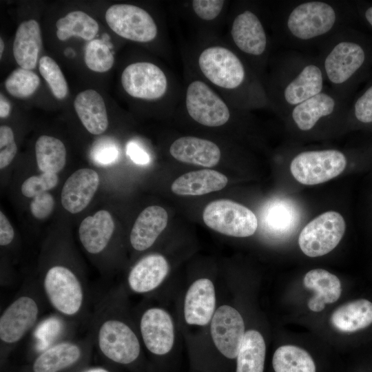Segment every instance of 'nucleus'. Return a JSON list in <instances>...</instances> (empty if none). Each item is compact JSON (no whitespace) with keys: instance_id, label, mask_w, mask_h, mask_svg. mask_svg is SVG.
<instances>
[{"instance_id":"obj_1","label":"nucleus","mask_w":372,"mask_h":372,"mask_svg":"<svg viewBox=\"0 0 372 372\" xmlns=\"http://www.w3.org/2000/svg\"><path fill=\"white\" fill-rule=\"evenodd\" d=\"M195 57L200 78L232 105L244 110L270 107L263 80L232 47L209 43Z\"/></svg>"},{"instance_id":"obj_2","label":"nucleus","mask_w":372,"mask_h":372,"mask_svg":"<svg viewBox=\"0 0 372 372\" xmlns=\"http://www.w3.org/2000/svg\"><path fill=\"white\" fill-rule=\"evenodd\" d=\"M263 83L270 107L287 116L294 107L323 91L326 79L318 56L290 51L271 59Z\"/></svg>"},{"instance_id":"obj_3","label":"nucleus","mask_w":372,"mask_h":372,"mask_svg":"<svg viewBox=\"0 0 372 372\" xmlns=\"http://www.w3.org/2000/svg\"><path fill=\"white\" fill-rule=\"evenodd\" d=\"M318 57L330 88L350 99L372 68V39L347 26L320 46Z\"/></svg>"},{"instance_id":"obj_4","label":"nucleus","mask_w":372,"mask_h":372,"mask_svg":"<svg viewBox=\"0 0 372 372\" xmlns=\"http://www.w3.org/2000/svg\"><path fill=\"white\" fill-rule=\"evenodd\" d=\"M355 12V7L346 1L307 0L291 2L283 10L279 27L285 39L293 46H320L349 26Z\"/></svg>"},{"instance_id":"obj_5","label":"nucleus","mask_w":372,"mask_h":372,"mask_svg":"<svg viewBox=\"0 0 372 372\" xmlns=\"http://www.w3.org/2000/svg\"><path fill=\"white\" fill-rule=\"evenodd\" d=\"M114 293L107 292L97 302L89 319L93 344L107 360L121 364L135 362L141 353L138 336L119 316Z\"/></svg>"},{"instance_id":"obj_6","label":"nucleus","mask_w":372,"mask_h":372,"mask_svg":"<svg viewBox=\"0 0 372 372\" xmlns=\"http://www.w3.org/2000/svg\"><path fill=\"white\" fill-rule=\"evenodd\" d=\"M46 302L38 283L23 285L0 316L1 351H8L34 330Z\"/></svg>"},{"instance_id":"obj_7","label":"nucleus","mask_w":372,"mask_h":372,"mask_svg":"<svg viewBox=\"0 0 372 372\" xmlns=\"http://www.w3.org/2000/svg\"><path fill=\"white\" fill-rule=\"evenodd\" d=\"M229 37L232 48L263 80L269 62L271 41L255 8L242 7L236 12L230 23Z\"/></svg>"},{"instance_id":"obj_8","label":"nucleus","mask_w":372,"mask_h":372,"mask_svg":"<svg viewBox=\"0 0 372 372\" xmlns=\"http://www.w3.org/2000/svg\"><path fill=\"white\" fill-rule=\"evenodd\" d=\"M184 108L197 123L207 127H219L228 123L234 107L200 77L191 79L185 87Z\"/></svg>"},{"instance_id":"obj_9","label":"nucleus","mask_w":372,"mask_h":372,"mask_svg":"<svg viewBox=\"0 0 372 372\" xmlns=\"http://www.w3.org/2000/svg\"><path fill=\"white\" fill-rule=\"evenodd\" d=\"M350 102V99L325 88L294 107L286 117L298 131L309 133L327 123L346 121Z\"/></svg>"},{"instance_id":"obj_10","label":"nucleus","mask_w":372,"mask_h":372,"mask_svg":"<svg viewBox=\"0 0 372 372\" xmlns=\"http://www.w3.org/2000/svg\"><path fill=\"white\" fill-rule=\"evenodd\" d=\"M121 81L125 92L136 99L158 101L174 96V82L169 73L152 62L129 64L123 70Z\"/></svg>"},{"instance_id":"obj_11","label":"nucleus","mask_w":372,"mask_h":372,"mask_svg":"<svg viewBox=\"0 0 372 372\" xmlns=\"http://www.w3.org/2000/svg\"><path fill=\"white\" fill-rule=\"evenodd\" d=\"M345 154L338 149L304 151L290 163V171L299 183L313 185L327 182L340 175L346 168Z\"/></svg>"},{"instance_id":"obj_12","label":"nucleus","mask_w":372,"mask_h":372,"mask_svg":"<svg viewBox=\"0 0 372 372\" xmlns=\"http://www.w3.org/2000/svg\"><path fill=\"white\" fill-rule=\"evenodd\" d=\"M203 219L213 230L234 237L250 236L258 226V218L251 210L227 199L209 203L203 211Z\"/></svg>"},{"instance_id":"obj_13","label":"nucleus","mask_w":372,"mask_h":372,"mask_svg":"<svg viewBox=\"0 0 372 372\" xmlns=\"http://www.w3.org/2000/svg\"><path fill=\"white\" fill-rule=\"evenodd\" d=\"M105 20L116 34L141 43L154 41L158 28L154 18L145 9L128 3L114 4L107 8Z\"/></svg>"},{"instance_id":"obj_14","label":"nucleus","mask_w":372,"mask_h":372,"mask_svg":"<svg viewBox=\"0 0 372 372\" xmlns=\"http://www.w3.org/2000/svg\"><path fill=\"white\" fill-rule=\"evenodd\" d=\"M345 229L344 219L338 212H324L302 229L298 238L300 248L309 257L324 256L338 245Z\"/></svg>"},{"instance_id":"obj_15","label":"nucleus","mask_w":372,"mask_h":372,"mask_svg":"<svg viewBox=\"0 0 372 372\" xmlns=\"http://www.w3.org/2000/svg\"><path fill=\"white\" fill-rule=\"evenodd\" d=\"M90 334L81 339H65L41 351L34 359L32 372H63L79 364L91 348Z\"/></svg>"},{"instance_id":"obj_16","label":"nucleus","mask_w":372,"mask_h":372,"mask_svg":"<svg viewBox=\"0 0 372 372\" xmlns=\"http://www.w3.org/2000/svg\"><path fill=\"white\" fill-rule=\"evenodd\" d=\"M245 324L234 308L223 305L214 313L211 323V334L218 351L225 357H237L245 335Z\"/></svg>"},{"instance_id":"obj_17","label":"nucleus","mask_w":372,"mask_h":372,"mask_svg":"<svg viewBox=\"0 0 372 372\" xmlns=\"http://www.w3.org/2000/svg\"><path fill=\"white\" fill-rule=\"evenodd\" d=\"M139 327L143 342L151 353L161 355L171 350L174 340V325L165 310L147 309L141 317Z\"/></svg>"},{"instance_id":"obj_18","label":"nucleus","mask_w":372,"mask_h":372,"mask_svg":"<svg viewBox=\"0 0 372 372\" xmlns=\"http://www.w3.org/2000/svg\"><path fill=\"white\" fill-rule=\"evenodd\" d=\"M99 185L96 172L82 168L74 172L66 180L61 191V204L72 214L83 211L91 202Z\"/></svg>"},{"instance_id":"obj_19","label":"nucleus","mask_w":372,"mask_h":372,"mask_svg":"<svg viewBox=\"0 0 372 372\" xmlns=\"http://www.w3.org/2000/svg\"><path fill=\"white\" fill-rule=\"evenodd\" d=\"M169 151L180 162L205 167L216 165L221 157L220 149L216 143L193 136H180L174 140Z\"/></svg>"},{"instance_id":"obj_20","label":"nucleus","mask_w":372,"mask_h":372,"mask_svg":"<svg viewBox=\"0 0 372 372\" xmlns=\"http://www.w3.org/2000/svg\"><path fill=\"white\" fill-rule=\"evenodd\" d=\"M114 231V223L110 213L99 210L82 220L79 228V237L87 253L99 256L108 247Z\"/></svg>"},{"instance_id":"obj_21","label":"nucleus","mask_w":372,"mask_h":372,"mask_svg":"<svg viewBox=\"0 0 372 372\" xmlns=\"http://www.w3.org/2000/svg\"><path fill=\"white\" fill-rule=\"evenodd\" d=\"M216 304L215 290L207 278L196 280L189 288L184 306L186 322L189 324L203 326L214 316Z\"/></svg>"},{"instance_id":"obj_22","label":"nucleus","mask_w":372,"mask_h":372,"mask_svg":"<svg viewBox=\"0 0 372 372\" xmlns=\"http://www.w3.org/2000/svg\"><path fill=\"white\" fill-rule=\"evenodd\" d=\"M168 222L166 210L158 205L144 209L137 217L130 235L132 247L138 251L149 248Z\"/></svg>"},{"instance_id":"obj_23","label":"nucleus","mask_w":372,"mask_h":372,"mask_svg":"<svg viewBox=\"0 0 372 372\" xmlns=\"http://www.w3.org/2000/svg\"><path fill=\"white\" fill-rule=\"evenodd\" d=\"M169 271L167 260L161 254H152L142 258L131 269L127 276L130 289L138 293L155 289Z\"/></svg>"},{"instance_id":"obj_24","label":"nucleus","mask_w":372,"mask_h":372,"mask_svg":"<svg viewBox=\"0 0 372 372\" xmlns=\"http://www.w3.org/2000/svg\"><path fill=\"white\" fill-rule=\"evenodd\" d=\"M300 213L287 198H274L265 204L260 214L262 229L272 236H285L298 225Z\"/></svg>"},{"instance_id":"obj_25","label":"nucleus","mask_w":372,"mask_h":372,"mask_svg":"<svg viewBox=\"0 0 372 372\" xmlns=\"http://www.w3.org/2000/svg\"><path fill=\"white\" fill-rule=\"evenodd\" d=\"M42 47L41 28L34 19L19 24L13 42V55L20 68L32 70L37 64Z\"/></svg>"},{"instance_id":"obj_26","label":"nucleus","mask_w":372,"mask_h":372,"mask_svg":"<svg viewBox=\"0 0 372 372\" xmlns=\"http://www.w3.org/2000/svg\"><path fill=\"white\" fill-rule=\"evenodd\" d=\"M303 283L306 288L314 291L307 303L313 311H322L327 304L333 303L340 297L342 288L339 278L327 270L315 269L308 271Z\"/></svg>"},{"instance_id":"obj_27","label":"nucleus","mask_w":372,"mask_h":372,"mask_svg":"<svg viewBox=\"0 0 372 372\" xmlns=\"http://www.w3.org/2000/svg\"><path fill=\"white\" fill-rule=\"evenodd\" d=\"M74 110L85 128L91 134H103L108 127L105 104L102 96L94 90L80 92L74 101Z\"/></svg>"},{"instance_id":"obj_28","label":"nucleus","mask_w":372,"mask_h":372,"mask_svg":"<svg viewBox=\"0 0 372 372\" xmlns=\"http://www.w3.org/2000/svg\"><path fill=\"white\" fill-rule=\"evenodd\" d=\"M227 177L213 169L192 171L176 179L171 189L180 196H201L223 189L227 184Z\"/></svg>"},{"instance_id":"obj_29","label":"nucleus","mask_w":372,"mask_h":372,"mask_svg":"<svg viewBox=\"0 0 372 372\" xmlns=\"http://www.w3.org/2000/svg\"><path fill=\"white\" fill-rule=\"evenodd\" d=\"M331 324L341 332L351 333L372 324V302L358 299L337 308L330 318Z\"/></svg>"},{"instance_id":"obj_30","label":"nucleus","mask_w":372,"mask_h":372,"mask_svg":"<svg viewBox=\"0 0 372 372\" xmlns=\"http://www.w3.org/2000/svg\"><path fill=\"white\" fill-rule=\"evenodd\" d=\"M265 353L262 335L256 330L246 331L236 357V372H263Z\"/></svg>"},{"instance_id":"obj_31","label":"nucleus","mask_w":372,"mask_h":372,"mask_svg":"<svg viewBox=\"0 0 372 372\" xmlns=\"http://www.w3.org/2000/svg\"><path fill=\"white\" fill-rule=\"evenodd\" d=\"M35 155L42 173L57 174L65 166L66 149L62 141L53 136L42 135L35 143Z\"/></svg>"},{"instance_id":"obj_32","label":"nucleus","mask_w":372,"mask_h":372,"mask_svg":"<svg viewBox=\"0 0 372 372\" xmlns=\"http://www.w3.org/2000/svg\"><path fill=\"white\" fill-rule=\"evenodd\" d=\"M272 366L275 372H316L315 362L304 349L293 345H283L273 353Z\"/></svg>"},{"instance_id":"obj_33","label":"nucleus","mask_w":372,"mask_h":372,"mask_svg":"<svg viewBox=\"0 0 372 372\" xmlns=\"http://www.w3.org/2000/svg\"><path fill=\"white\" fill-rule=\"evenodd\" d=\"M56 27V36L61 41H65L74 36L92 41L99 30V25L95 19L79 10L70 12L58 19Z\"/></svg>"},{"instance_id":"obj_34","label":"nucleus","mask_w":372,"mask_h":372,"mask_svg":"<svg viewBox=\"0 0 372 372\" xmlns=\"http://www.w3.org/2000/svg\"><path fill=\"white\" fill-rule=\"evenodd\" d=\"M112 45L107 39H93L86 45L84 60L87 67L96 72H105L114 65L111 50Z\"/></svg>"},{"instance_id":"obj_35","label":"nucleus","mask_w":372,"mask_h":372,"mask_svg":"<svg viewBox=\"0 0 372 372\" xmlns=\"http://www.w3.org/2000/svg\"><path fill=\"white\" fill-rule=\"evenodd\" d=\"M346 121L355 127L372 126V81L351 101Z\"/></svg>"},{"instance_id":"obj_36","label":"nucleus","mask_w":372,"mask_h":372,"mask_svg":"<svg viewBox=\"0 0 372 372\" xmlns=\"http://www.w3.org/2000/svg\"><path fill=\"white\" fill-rule=\"evenodd\" d=\"M40 85L39 76L30 70L19 68L6 79L8 92L16 98L24 99L32 95Z\"/></svg>"},{"instance_id":"obj_37","label":"nucleus","mask_w":372,"mask_h":372,"mask_svg":"<svg viewBox=\"0 0 372 372\" xmlns=\"http://www.w3.org/2000/svg\"><path fill=\"white\" fill-rule=\"evenodd\" d=\"M39 72L49 85L52 93L58 99H63L68 94V86L57 63L48 56H43L39 61Z\"/></svg>"},{"instance_id":"obj_38","label":"nucleus","mask_w":372,"mask_h":372,"mask_svg":"<svg viewBox=\"0 0 372 372\" xmlns=\"http://www.w3.org/2000/svg\"><path fill=\"white\" fill-rule=\"evenodd\" d=\"M59 182L56 174L41 173L25 180L21 185L22 194L27 198H34L55 187Z\"/></svg>"},{"instance_id":"obj_39","label":"nucleus","mask_w":372,"mask_h":372,"mask_svg":"<svg viewBox=\"0 0 372 372\" xmlns=\"http://www.w3.org/2000/svg\"><path fill=\"white\" fill-rule=\"evenodd\" d=\"M225 5L223 0H194L190 2V8L198 19L210 23L219 18Z\"/></svg>"},{"instance_id":"obj_40","label":"nucleus","mask_w":372,"mask_h":372,"mask_svg":"<svg viewBox=\"0 0 372 372\" xmlns=\"http://www.w3.org/2000/svg\"><path fill=\"white\" fill-rule=\"evenodd\" d=\"M17 152L12 130L7 125L0 127V169L9 165Z\"/></svg>"},{"instance_id":"obj_41","label":"nucleus","mask_w":372,"mask_h":372,"mask_svg":"<svg viewBox=\"0 0 372 372\" xmlns=\"http://www.w3.org/2000/svg\"><path fill=\"white\" fill-rule=\"evenodd\" d=\"M118 147L112 141L105 139L96 142L91 152L92 158L99 165L114 163L118 158Z\"/></svg>"},{"instance_id":"obj_42","label":"nucleus","mask_w":372,"mask_h":372,"mask_svg":"<svg viewBox=\"0 0 372 372\" xmlns=\"http://www.w3.org/2000/svg\"><path fill=\"white\" fill-rule=\"evenodd\" d=\"M54 205V200L52 196L48 192H45L32 198L30 209L34 218L43 219L52 213Z\"/></svg>"},{"instance_id":"obj_43","label":"nucleus","mask_w":372,"mask_h":372,"mask_svg":"<svg viewBox=\"0 0 372 372\" xmlns=\"http://www.w3.org/2000/svg\"><path fill=\"white\" fill-rule=\"evenodd\" d=\"M126 153L130 159L138 165H146L150 161L148 153L134 141L127 143Z\"/></svg>"},{"instance_id":"obj_44","label":"nucleus","mask_w":372,"mask_h":372,"mask_svg":"<svg viewBox=\"0 0 372 372\" xmlns=\"http://www.w3.org/2000/svg\"><path fill=\"white\" fill-rule=\"evenodd\" d=\"M14 237V231L12 226L5 214L0 212V245L7 246L10 245Z\"/></svg>"},{"instance_id":"obj_45","label":"nucleus","mask_w":372,"mask_h":372,"mask_svg":"<svg viewBox=\"0 0 372 372\" xmlns=\"http://www.w3.org/2000/svg\"><path fill=\"white\" fill-rule=\"evenodd\" d=\"M355 8L360 19L372 30V3L358 1L355 3Z\"/></svg>"},{"instance_id":"obj_46","label":"nucleus","mask_w":372,"mask_h":372,"mask_svg":"<svg viewBox=\"0 0 372 372\" xmlns=\"http://www.w3.org/2000/svg\"><path fill=\"white\" fill-rule=\"evenodd\" d=\"M10 112V105L6 98L1 93L0 94V117L6 118Z\"/></svg>"},{"instance_id":"obj_47","label":"nucleus","mask_w":372,"mask_h":372,"mask_svg":"<svg viewBox=\"0 0 372 372\" xmlns=\"http://www.w3.org/2000/svg\"><path fill=\"white\" fill-rule=\"evenodd\" d=\"M83 372H110V371L103 367H92V368L85 369Z\"/></svg>"},{"instance_id":"obj_48","label":"nucleus","mask_w":372,"mask_h":372,"mask_svg":"<svg viewBox=\"0 0 372 372\" xmlns=\"http://www.w3.org/2000/svg\"><path fill=\"white\" fill-rule=\"evenodd\" d=\"M4 50V43L2 38H0V58H1Z\"/></svg>"},{"instance_id":"obj_49","label":"nucleus","mask_w":372,"mask_h":372,"mask_svg":"<svg viewBox=\"0 0 372 372\" xmlns=\"http://www.w3.org/2000/svg\"><path fill=\"white\" fill-rule=\"evenodd\" d=\"M74 51L70 49V48H68L65 50V54L68 56H73L74 55Z\"/></svg>"}]
</instances>
